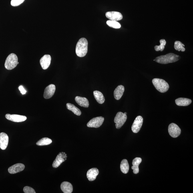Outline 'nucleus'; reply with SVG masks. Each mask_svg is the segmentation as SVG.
Returning <instances> with one entry per match:
<instances>
[{
	"instance_id": "3",
	"label": "nucleus",
	"mask_w": 193,
	"mask_h": 193,
	"mask_svg": "<svg viewBox=\"0 0 193 193\" xmlns=\"http://www.w3.org/2000/svg\"><path fill=\"white\" fill-rule=\"evenodd\" d=\"M152 82L155 88L161 93H165L168 91L169 85L164 79L154 78L153 79Z\"/></svg>"
},
{
	"instance_id": "19",
	"label": "nucleus",
	"mask_w": 193,
	"mask_h": 193,
	"mask_svg": "<svg viewBox=\"0 0 193 193\" xmlns=\"http://www.w3.org/2000/svg\"><path fill=\"white\" fill-rule=\"evenodd\" d=\"M75 101L81 107L88 108L89 103L88 99L85 97L76 96L75 97Z\"/></svg>"
},
{
	"instance_id": "28",
	"label": "nucleus",
	"mask_w": 193,
	"mask_h": 193,
	"mask_svg": "<svg viewBox=\"0 0 193 193\" xmlns=\"http://www.w3.org/2000/svg\"><path fill=\"white\" fill-rule=\"evenodd\" d=\"M107 24L109 27L115 29L120 28L121 27L120 24L117 21L109 20L107 21Z\"/></svg>"
},
{
	"instance_id": "1",
	"label": "nucleus",
	"mask_w": 193,
	"mask_h": 193,
	"mask_svg": "<svg viewBox=\"0 0 193 193\" xmlns=\"http://www.w3.org/2000/svg\"><path fill=\"white\" fill-rule=\"evenodd\" d=\"M180 58L179 55L172 53H168L165 55H161L156 58L154 61L162 64L174 63L178 61Z\"/></svg>"
},
{
	"instance_id": "12",
	"label": "nucleus",
	"mask_w": 193,
	"mask_h": 193,
	"mask_svg": "<svg viewBox=\"0 0 193 193\" xmlns=\"http://www.w3.org/2000/svg\"><path fill=\"white\" fill-rule=\"evenodd\" d=\"M55 86L54 85L51 84L46 87L44 93V98L46 99L50 98L54 95Z\"/></svg>"
},
{
	"instance_id": "33",
	"label": "nucleus",
	"mask_w": 193,
	"mask_h": 193,
	"mask_svg": "<svg viewBox=\"0 0 193 193\" xmlns=\"http://www.w3.org/2000/svg\"><path fill=\"white\" fill-rule=\"evenodd\" d=\"M19 63L18 62V63H17L18 64Z\"/></svg>"
},
{
	"instance_id": "32",
	"label": "nucleus",
	"mask_w": 193,
	"mask_h": 193,
	"mask_svg": "<svg viewBox=\"0 0 193 193\" xmlns=\"http://www.w3.org/2000/svg\"><path fill=\"white\" fill-rule=\"evenodd\" d=\"M124 113L125 114H126V115H127V113L126 112H125Z\"/></svg>"
},
{
	"instance_id": "6",
	"label": "nucleus",
	"mask_w": 193,
	"mask_h": 193,
	"mask_svg": "<svg viewBox=\"0 0 193 193\" xmlns=\"http://www.w3.org/2000/svg\"><path fill=\"white\" fill-rule=\"evenodd\" d=\"M168 131L169 134L173 138H177L180 136L181 130L180 127L174 123H171L169 125Z\"/></svg>"
},
{
	"instance_id": "26",
	"label": "nucleus",
	"mask_w": 193,
	"mask_h": 193,
	"mask_svg": "<svg viewBox=\"0 0 193 193\" xmlns=\"http://www.w3.org/2000/svg\"><path fill=\"white\" fill-rule=\"evenodd\" d=\"M185 45L180 41H176L175 43L174 48L176 50L178 51L184 52L185 51Z\"/></svg>"
},
{
	"instance_id": "30",
	"label": "nucleus",
	"mask_w": 193,
	"mask_h": 193,
	"mask_svg": "<svg viewBox=\"0 0 193 193\" xmlns=\"http://www.w3.org/2000/svg\"><path fill=\"white\" fill-rule=\"evenodd\" d=\"M23 191L25 193H35L34 189L29 186H25L23 188Z\"/></svg>"
},
{
	"instance_id": "9",
	"label": "nucleus",
	"mask_w": 193,
	"mask_h": 193,
	"mask_svg": "<svg viewBox=\"0 0 193 193\" xmlns=\"http://www.w3.org/2000/svg\"><path fill=\"white\" fill-rule=\"evenodd\" d=\"M143 123V118L142 116H138L135 119L132 126V130L134 133H137L141 130Z\"/></svg>"
},
{
	"instance_id": "24",
	"label": "nucleus",
	"mask_w": 193,
	"mask_h": 193,
	"mask_svg": "<svg viewBox=\"0 0 193 193\" xmlns=\"http://www.w3.org/2000/svg\"><path fill=\"white\" fill-rule=\"evenodd\" d=\"M67 108L68 110H70L77 116H80L81 115V112L80 109L75 106L74 105L71 104L70 103H67L66 105Z\"/></svg>"
},
{
	"instance_id": "31",
	"label": "nucleus",
	"mask_w": 193,
	"mask_h": 193,
	"mask_svg": "<svg viewBox=\"0 0 193 193\" xmlns=\"http://www.w3.org/2000/svg\"><path fill=\"white\" fill-rule=\"evenodd\" d=\"M19 91H20L22 95H25L27 92V91L25 90V89L24 88V87L22 85H21L19 87Z\"/></svg>"
},
{
	"instance_id": "13",
	"label": "nucleus",
	"mask_w": 193,
	"mask_h": 193,
	"mask_svg": "<svg viewBox=\"0 0 193 193\" xmlns=\"http://www.w3.org/2000/svg\"><path fill=\"white\" fill-rule=\"evenodd\" d=\"M9 142V137L5 133H0V148L5 150L7 148Z\"/></svg>"
},
{
	"instance_id": "11",
	"label": "nucleus",
	"mask_w": 193,
	"mask_h": 193,
	"mask_svg": "<svg viewBox=\"0 0 193 193\" xmlns=\"http://www.w3.org/2000/svg\"><path fill=\"white\" fill-rule=\"evenodd\" d=\"M5 117L8 120L15 122H22L27 119V117L25 116L17 115L7 114L5 115Z\"/></svg>"
},
{
	"instance_id": "7",
	"label": "nucleus",
	"mask_w": 193,
	"mask_h": 193,
	"mask_svg": "<svg viewBox=\"0 0 193 193\" xmlns=\"http://www.w3.org/2000/svg\"><path fill=\"white\" fill-rule=\"evenodd\" d=\"M104 121V118L102 117H95L91 119L87 123V126L89 127L97 128L100 127Z\"/></svg>"
},
{
	"instance_id": "25",
	"label": "nucleus",
	"mask_w": 193,
	"mask_h": 193,
	"mask_svg": "<svg viewBox=\"0 0 193 193\" xmlns=\"http://www.w3.org/2000/svg\"><path fill=\"white\" fill-rule=\"evenodd\" d=\"M52 142V140L51 139L47 138V137H45V138L41 139L38 141L36 144L39 146H45V145H48L51 144Z\"/></svg>"
},
{
	"instance_id": "15",
	"label": "nucleus",
	"mask_w": 193,
	"mask_h": 193,
	"mask_svg": "<svg viewBox=\"0 0 193 193\" xmlns=\"http://www.w3.org/2000/svg\"><path fill=\"white\" fill-rule=\"evenodd\" d=\"M51 57L49 55H45L42 58L40 61V63L42 68L45 70L47 69L51 64Z\"/></svg>"
},
{
	"instance_id": "20",
	"label": "nucleus",
	"mask_w": 193,
	"mask_h": 193,
	"mask_svg": "<svg viewBox=\"0 0 193 193\" xmlns=\"http://www.w3.org/2000/svg\"><path fill=\"white\" fill-rule=\"evenodd\" d=\"M176 104L180 106H187L192 103L191 99L187 98H179L176 99Z\"/></svg>"
},
{
	"instance_id": "18",
	"label": "nucleus",
	"mask_w": 193,
	"mask_h": 193,
	"mask_svg": "<svg viewBox=\"0 0 193 193\" xmlns=\"http://www.w3.org/2000/svg\"><path fill=\"white\" fill-rule=\"evenodd\" d=\"M61 189L64 193H71L73 191L72 185L68 182H63L61 185Z\"/></svg>"
},
{
	"instance_id": "10",
	"label": "nucleus",
	"mask_w": 193,
	"mask_h": 193,
	"mask_svg": "<svg viewBox=\"0 0 193 193\" xmlns=\"http://www.w3.org/2000/svg\"><path fill=\"white\" fill-rule=\"evenodd\" d=\"M107 18L112 21H117L121 20L123 18V16L119 12L112 11L108 12L105 13Z\"/></svg>"
},
{
	"instance_id": "16",
	"label": "nucleus",
	"mask_w": 193,
	"mask_h": 193,
	"mask_svg": "<svg viewBox=\"0 0 193 193\" xmlns=\"http://www.w3.org/2000/svg\"><path fill=\"white\" fill-rule=\"evenodd\" d=\"M99 171L98 169L93 168L89 169L87 172V176L89 181H94L98 175Z\"/></svg>"
},
{
	"instance_id": "29",
	"label": "nucleus",
	"mask_w": 193,
	"mask_h": 193,
	"mask_svg": "<svg viewBox=\"0 0 193 193\" xmlns=\"http://www.w3.org/2000/svg\"><path fill=\"white\" fill-rule=\"evenodd\" d=\"M25 0H12L11 5L14 7L18 6L22 3Z\"/></svg>"
},
{
	"instance_id": "4",
	"label": "nucleus",
	"mask_w": 193,
	"mask_h": 193,
	"mask_svg": "<svg viewBox=\"0 0 193 193\" xmlns=\"http://www.w3.org/2000/svg\"><path fill=\"white\" fill-rule=\"evenodd\" d=\"M18 58L17 55L14 53H11L6 59L5 67L8 70H12L17 66Z\"/></svg>"
},
{
	"instance_id": "22",
	"label": "nucleus",
	"mask_w": 193,
	"mask_h": 193,
	"mask_svg": "<svg viewBox=\"0 0 193 193\" xmlns=\"http://www.w3.org/2000/svg\"><path fill=\"white\" fill-rule=\"evenodd\" d=\"M93 95L95 98L97 102L99 104H102L104 103L105 101V98L102 93L98 91L93 92Z\"/></svg>"
},
{
	"instance_id": "14",
	"label": "nucleus",
	"mask_w": 193,
	"mask_h": 193,
	"mask_svg": "<svg viewBox=\"0 0 193 193\" xmlns=\"http://www.w3.org/2000/svg\"><path fill=\"white\" fill-rule=\"evenodd\" d=\"M25 165L19 163L13 165L8 169V172L11 174H15L19 172L24 170Z\"/></svg>"
},
{
	"instance_id": "17",
	"label": "nucleus",
	"mask_w": 193,
	"mask_h": 193,
	"mask_svg": "<svg viewBox=\"0 0 193 193\" xmlns=\"http://www.w3.org/2000/svg\"><path fill=\"white\" fill-rule=\"evenodd\" d=\"M124 91L125 87L123 85H118L114 92V95L115 99L117 100H119L122 96Z\"/></svg>"
},
{
	"instance_id": "2",
	"label": "nucleus",
	"mask_w": 193,
	"mask_h": 193,
	"mask_svg": "<svg viewBox=\"0 0 193 193\" xmlns=\"http://www.w3.org/2000/svg\"><path fill=\"white\" fill-rule=\"evenodd\" d=\"M88 41L85 38H81L77 44L75 52L78 56L83 57L86 55L88 51Z\"/></svg>"
},
{
	"instance_id": "21",
	"label": "nucleus",
	"mask_w": 193,
	"mask_h": 193,
	"mask_svg": "<svg viewBox=\"0 0 193 193\" xmlns=\"http://www.w3.org/2000/svg\"><path fill=\"white\" fill-rule=\"evenodd\" d=\"M142 159L139 158H136L133 160L132 163L133 166L132 167V169L133 170V172L134 174H137L139 173V165L142 162Z\"/></svg>"
},
{
	"instance_id": "8",
	"label": "nucleus",
	"mask_w": 193,
	"mask_h": 193,
	"mask_svg": "<svg viewBox=\"0 0 193 193\" xmlns=\"http://www.w3.org/2000/svg\"><path fill=\"white\" fill-rule=\"evenodd\" d=\"M67 157L66 154L64 152H61L58 155L54 161L52 166L53 168H57L62 163L67 160Z\"/></svg>"
},
{
	"instance_id": "23",
	"label": "nucleus",
	"mask_w": 193,
	"mask_h": 193,
	"mask_svg": "<svg viewBox=\"0 0 193 193\" xmlns=\"http://www.w3.org/2000/svg\"><path fill=\"white\" fill-rule=\"evenodd\" d=\"M120 169L121 171L123 174H127L128 173L129 170V165L128 161L126 159H124L121 161Z\"/></svg>"
},
{
	"instance_id": "5",
	"label": "nucleus",
	"mask_w": 193,
	"mask_h": 193,
	"mask_svg": "<svg viewBox=\"0 0 193 193\" xmlns=\"http://www.w3.org/2000/svg\"><path fill=\"white\" fill-rule=\"evenodd\" d=\"M127 119V115L124 113L120 112L117 113L114 119V122L116 123L115 126L116 128H120L126 122Z\"/></svg>"
},
{
	"instance_id": "27",
	"label": "nucleus",
	"mask_w": 193,
	"mask_h": 193,
	"mask_svg": "<svg viewBox=\"0 0 193 193\" xmlns=\"http://www.w3.org/2000/svg\"><path fill=\"white\" fill-rule=\"evenodd\" d=\"M160 45L159 46L156 45L155 47V51H162L164 49L165 46L166 45V42L164 39L160 40Z\"/></svg>"
}]
</instances>
